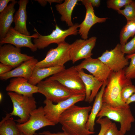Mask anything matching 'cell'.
Here are the masks:
<instances>
[{"mask_svg": "<svg viewBox=\"0 0 135 135\" xmlns=\"http://www.w3.org/2000/svg\"><path fill=\"white\" fill-rule=\"evenodd\" d=\"M121 50L124 54L130 55L135 53V36L129 42L121 45Z\"/></svg>", "mask_w": 135, "mask_h": 135, "instance_id": "4dcf8cb0", "label": "cell"}, {"mask_svg": "<svg viewBox=\"0 0 135 135\" xmlns=\"http://www.w3.org/2000/svg\"><path fill=\"white\" fill-rule=\"evenodd\" d=\"M135 35V20L127 21L121 30L120 34V44L124 45L128 40Z\"/></svg>", "mask_w": 135, "mask_h": 135, "instance_id": "484cf974", "label": "cell"}, {"mask_svg": "<svg viewBox=\"0 0 135 135\" xmlns=\"http://www.w3.org/2000/svg\"><path fill=\"white\" fill-rule=\"evenodd\" d=\"M38 36L39 33L37 32L32 36L25 35L16 30L11 26L4 38L0 40V44L1 45L10 44L20 48H28L32 52H34L37 51L38 48L32 42V38H36Z\"/></svg>", "mask_w": 135, "mask_h": 135, "instance_id": "9a60e30c", "label": "cell"}, {"mask_svg": "<svg viewBox=\"0 0 135 135\" xmlns=\"http://www.w3.org/2000/svg\"><path fill=\"white\" fill-rule=\"evenodd\" d=\"M6 90L28 96H33L34 94L38 93L37 86L31 84L28 80L22 77L15 78L11 80Z\"/></svg>", "mask_w": 135, "mask_h": 135, "instance_id": "e0dca14e", "label": "cell"}, {"mask_svg": "<svg viewBox=\"0 0 135 135\" xmlns=\"http://www.w3.org/2000/svg\"><path fill=\"white\" fill-rule=\"evenodd\" d=\"M38 2L42 6H45L46 5L47 2L51 4L53 3H56L60 4L62 3L63 0H34Z\"/></svg>", "mask_w": 135, "mask_h": 135, "instance_id": "d590c367", "label": "cell"}, {"mask_svg": "<svg viewBox=\"0 0 135 135\" xmlns=\"http://www.w3.org/2000/svg\"><path fill=\"white\" fill-rule=\"evenodd\" d=\"M38 62L37 59L34 58L25 62L14 69L0 76V79L6 80L12 78L22 77L28 80Z\"/></svg>", "mask_w": 135, "mask_h": 135, "instance_id": "d6986e66", "label": "cell"}, {"mask_svg": "<svg viewBox=\"0 0 135 135\" xmlns=\"http://www.w3.org/2000/svg\"><path fill=\"white\" fill-rule=\"evenodd\" d=\"M8 94L13 106L10 115L18 116L20 118L16 121L19 124L26 122L29 119L31 112L36 109L35 98L33 96H24L11 92H8Z\"/></svg>", "mask_w": 135, "mask_h": 135, "instance_id": "5b68a950", "label": "cell"}, {"mask_svg": "<svg viewBox=\"0 0 135 135\" xmlns=\"http://www.w3.org/2000/svg\"><path fill=\"white\" fill-rule=\"evenodd\" d=\"M48 78L79 94H86L84 84L75 66L65 68Z\"/></svg>", "mask_w": 135, "mask_h": 135, "instance_id": "9c48e42d", "label": "cell"}, {"mask_svg": "<svg viewBox=\"0 0 135 135\" xmlns=\"http://www.w3.org/2000/svg\"><path fill=\"white\" fill-rule=\"evenodd\" d=\"M3 98L1 92L0 93V102H1Z\"/></svg>", "mask_w": 135, "mask_h": 135, "instance_id": "ab89813d", "label": "cell"}, {"mask_svg": "<svg viewBox=\"0 0 135 135\" xmlns=\"http://www.w3.org/2000/svg\"><path fill=\"white\" fill-rule=\"evenodd\" d=\"M107 80L104 82L100 91L98 92L95 97L93 106L86 125L87 129L92 132H94V126L96 119L102 106L103 94L106 86Z\"/></svg>", "mask_w": 135, "mask_h": 135, "instance_id": "7402d4cb", "label": "cell"}, {"mask_svg": "<svg viewBox=\"0 0 135 135\" xmlns=\"http://www.w3.org/2000/svg\"><path fill=\"white\" fill-rule=\"evenodd\" d=\"M18 2L14 0L0 14V39L2 40L6 36L14 22V14L16 10L15 5Z\"/></svg>", "mask_w": 135, "mask_h": 135, "instance_id": "44dd1931", "label": "cell"}, {"mask_svg": "<svg viewBox=\"0 0 135 135\" xmlns=\"http://www.w3.org/2000/svg\"><path fill=\"white\" fill-rule=\"evenodd\" d=\"M13 68L12 67L0 63V76L7 73Z\"/></svg>", "mask_w": 135, "mask_h": 135, "instance_id": "836d02e7", "label": "cell"}, {"mask_svg": "<svg viewBox=\"0 0 135 135\" xmlns=\"http://www.w3.org/2000/svg\"><path fill=\"white\" fill-rule=\"evenodd\" d=\"M65 68L64 66L47 68H34L32 76L28 80L31 84L36 86L44 79L52 76Z\"/></svg>", "mask_w": 135, "mask_h": 135, "instance_id": "603a6c76", "label": "cell"}, {"mask_svg": "<svg viewBox=\"0 0 135 135\" xmlns=\"http://www.w3.org/2000/svg\"><path fill=\"white\" fill-rule=\"evenodd\" d=\"M132 84L131 80L126 76L124 69L117 72H112L107 80L104 90L102 102L115 107H126L129 106L122 101L121 94L125 86Z\"/></svg>", "mask_w": 135, "mask_h": 135, "instance_id": "7a4b0ae2", "label": "cell"}, {"mask_svg": "<svg viewBox=\"0 0 135 135\" xmlns=\"http://www.w3.org/2000/svg\"><path fill=\"white\" fill-rule=\"evenodd\" d=\"M40 135H69L63 132H58L56 133H52L49 131H46L38 133Z\"/></svg>", "mask_w": 135, "mask_h": 135, "instance_id": "74e56055", "label": "cell"}, {"mask_svg": "<svg viewBox=\"0 0 135 135\" xmlns=\"http://www.w3.org/2000/svg\"><path fill=\"white\" fill-rule=\"evenodd\" d=\"M78 0H65L63 3L56 6V10L61 15V20L65 22L69 27L74 25L72 19L73 11L78 1Z\"/></svg>", "mask_w": 135, "mask_h": 135, "instance_id": "cb8c5ba5", "label": "cell"}, {"mask_svg": "<svg viewBox=\"0 0 135 135\" xmlns=\"http://www.w3.org/2000/svg\"><path fill=\"white\" fill-rule=\"evenodd\" d=\"M14 0H0V13L4 11L8 6V4L10 2H12Z\"/></svg>", "mask_w": 135, "mask_h": 135, "instance_id": "8d00e7d4", "label": "cell"}, {"mask_svg": "<svg viewBox=\"0 0 135 135\" xmlns=\"http://www.w3.org/2000/svg\"><path fill=\"white\" fill-rule=\"evenodd\" d=\"M20 135H25L22 133H21Z\"/></svg>", "mask_w": 135, "mask_h": 135, "instance_id": "60d3db41", "label": "cell"}, {"mask_svg": "<svg viewBox=\"0 0 135 135\" xmlns=\"http://www.w3.org/2000/svg\"><path fill=\"white\" fill-rule=\"evenodd\" d=\"M38 93L43 95L46 99L57 104L73 95L79 94L65 87L58 81L46 78L36 86Z\"/></svg>", "mask_w": 135, "mask_h": 135, "instance_id": "277c9868", "label": "cell"}, {"mask_svg": "<svg viewBox=\"0 0 135 135\" xmlns=\"http://www.w3.org/2000/svg\"><path fill=\"white\" fill-rule=\"evenodd\" d=\"M135 92V86L132 84H128L124 86L121 94V98L122 102L126 104L128 100Z\"/></svg>", "mask_w": 135, "mask_h": 135, "instance_id": "f546056e", "label": "cell"}, {"mask_svg": "<svg viewBox=\"0 0 135 135\" xmlns=\"http://www.w3.org/2000/svg\"><path fill=\"white\" fill-rule=\"evenodd\" d=\"M86 10L85 18L79 25L78 33L83 39H88L89 32L91 28L97 23L105 22L108 18H100L95 14L94 7L90 3L84 4Z\"/></svg>", "mask_w": 135, "mask_h": 135, "instance_id": "2e32d148", "label": "cell"}, {"mask_svg": "<svg viewBox=\"0 0 135 135\" xmlns=\"http://www.w3.org/2000/svg\"><path fill=\"white\" fill-rule=\"evenodd\" d=\"M135 102V92L128 99L126 103L128 105H129L132 103Z\"/></svg>", "mask_w": 135, "mask_h": 135, "instance_id": "f35d334b", "label": "cell"}, {"mask_svg": "<svg viewBox=\"0 0 135 135\" xmlns=\"http://www.w3.org/2000/svg\"><path fill=\"white\" fill-rule=\"evenodd\" d=\"M86 97V94H76L56 104L46 99L44 101L45 104L44 108L46 118L56 125L58 124L60 116L65 111L76 103L85 100Z\"/></svg>", "mask_w": 135, "mask_h": 135, "instance_id": "8992f818", "label": "cell"}, {"mask_svg": "<svg viewBox=\"0 0 135 135\" xmlns=\"http://www.w3.org/2000/svg\"><path fill=\"white\" fill-rule=\"evenodd\" d=\"M132 0H108L107 1V7L118 11L122 7L131 2Z\"/></svg>", "mask_w": 135, "mask_h": 135, "instance_id": "f1b7e54d", "label": "cell"}, {"mask_svg": "<svg viewBox=\"0 0 135 135\" xmlns=\"http://www.w3.org/2000/svg\"><path fill=\"white\" fill-rule=\"evenodd\" d=\"M70 44L66 42L58 44L56 48L50 49L45 58L38 62L36 67L44 68L64 66L66 63L70 60Z\"/></svg>", "mask_w": 135, "mask_h": 135, "instance_id": "52a82bcc", "label": "cell"}, {"mask_svg": "<svg viewBox=\"0 0 135 135\" xmlns=\"http://www.w3.org/2000/svg\"><path fill=\"white\" fill-rule=\"evenodd\" d=\"M21 133L25 135H37L36 132L43 127L55 124L46 117L44 107L41 106L32 111L29 119L24 123L17 124Z\"/></svg>", "mask_w": 135, "mask_h": 135, "instance_id": "30bf717a", "label": "cell"}, {"mask_svg": "<svg viewBox=\"0 0 135 135\" xmlns=\"http://www.w3.org/2000/svg\"><path fill=\"white\" fill-rule=\"evenodd\" d=\"M96 122L101 126L100 130L98 135H104L106 130L112 123L110 120L106 117L98 118Z\"/></svg>", "mask_w": 135, "mask_h": 135, "instance_id": "1f68e13d", "label": "cell"}, {"mask_svg": "<svg viewBox=\"0 0 135 135\" xmlns=\"http://www.w3.org/2000/svg\"><path fill=\"white\" fill-rule=\"evenodd\" d=\"M96 40V38L94 36L86 40L78 39L70 44V55L73 64L80 60L91 57Z\"/></svg>", "mask_w": 135, "mask_h": 135, "instance_id": "4fadbf2b", "label": "cell"}, {"mask_svg": "<svg viewBox=\"0 0 135 135\" xmlns=\"http://www.w3.org/2000/svg\"><path fill=\"white\" fill-rule=\"evenodd\" d=\"M104 117L119 123L120 125V130L123 135L130 130L132 124L135 121L130 106L126 107H115L103 103L97 117L101 118Z\"/></svg>", "mask_w": 135, "mask_h": 135, "instance_id": "3957f363", "label": "cell"}, {"mask_svg": "<svg viewBox=\"0 0 135 135\" xmlns=\"http://www.w3.org/2000/svg\"><path fill=\"white\" fill-rule=\"evenodd\" d=\"M104 135H123L120 130H118L115 123H112Z\"/></svg>", "mask_w": 135, "mask_h": 135, "instance_id": "d6a6232c", "label": "cell"}, {"mask_svg": "<svg viewBox=\"0 0 135 135\" xmlns=\"http://www.w3.org/2000/svg\"><path fill=\"white\" fill-rule=\"evenodd\" d=\"M126 57L131 61L128 66L124 69L125 76L129 79H135V53L128 55Z\"/></svg>", "mask_w": 135, "mask_h": 135, "instance_id": "83f0119b", "label": "cell"}, {"mask_svg": "<svg viewBox=\"0 0 135 135\" xmlns=\"http://www.w3.org/2000/svg\"><path fill=\"white\" fill-rule=\"evenodd\" d=\"M79 24L76 23L72 26L65 30H63L57 25L55 30L50 34L42 36L39 34L38 38H34V43L38 49H44L50 44L56 43L59 44L65 42L67 36L70 35H76L78 33V28Z\"/></svg>", "mask_w": 135, "mask_h": 135, "instance_id": "ba28073f", "label": "cell"}, {"mask_svg": "<svg viewBox=\"0 0 135 135\" xmlns=\"http://www.w3.org/2000/svg\"><path fill=\"white\" fill-rule=\"evenodd\" d=\"M98 58L114 72L123 70L129 64L128 60L121 51L120 44L110 50H106Z\"/></svg>", "mask_w": 135, "mask_h": 135, "instance_id": "8fae6325", "label": "cell"}, {"mask_svg": "<svg viewBox=\"0 0 135 135\" xmlns=\"http://www.w3.org/2000/svg\"><path fill=\"white\" fill-rule=\"evenodd\" d=\"M83 4L87 3L91 4L93 7H98L100 4V0H80Z\"/></svg>", "mask_w": 135, "mask_h": 135, "instance_id": "e575fe53", "label": "cell"}, {"mask_svg": "<svg viewBox=\"0 0 135 135\" xmlns=\"http://www.w3.org/2000/svg\"><path fill=\"white\" fill-rule=\"evenodd\" d=\"M34 58L22 53L20 48L11 44H5L0 47V62L13 68Z\"/></svg>", "mask_w": 135, "mask_h": 135, "instance_id": "7c38bea8", "label": "cell"}, {"mask_svg": "<svg viewBox=\"0 0 135 135\" xmlns=\"http://www.w3.org/2000/svg\"><path fill=\"white\" fill-rule=\"evenodd\" d=\"M78 71L85 86L86 97L84 100L90 103L98 94L104 82L99 81L92 75L86 73L83 70Z\"/></svg>", "mask_w": 135, "mask_h": 135, "instance_id": "ac0fdd59", "label": "cell"}, {"mask_svg": "<svg viewBox=\"0 0 135 135\" xmlns=\"http://www.w3.org/2000/svg\"><path fill=\"white\" fill-rule=\"evenodd\" d=\"M29 1L20 0L18 2L19 7L14 16V22L15 24L14 29L25 35L30 36L26 27L27 18L26 8Z\"/></svg>", "mask_w": 135, "mask_h": 135, "instance_id": "ffe728a7", "label": "cell"}, {"mask_svg": "<svg viewBox=\"0 0 135 135\" xmlns=\"http://www.w3.org/2000/svg\"><path fill=\"white\" fill-rule=\"evenodd\" d=\"M15 122L10 118L0 123V135H20L21 133Z\"/></svg>", "mask_w": 135, "mask_h": 135, "instance_id": "d4e9b609", "label": "cell"}, {"mask_svg": "<svg viewBox=\"0 0 135 135\" xmlns=\"http://www.w3.org/2000/svg\"><path fill=\"white\" fill-rule=\"evenodd\" d=\"M75 67L78 70H86L101 82L107 80L112 72L98 58L90 57L85 59Z\"/></svg>", "mask_w": 135, "mask_h": 135, "instance_id": "5bb4252c", "label": "cell"}, {"mask_svg": "<svg viewBox=\"0 0 135 135\" xmlns=\"http://www.w3.org/2000/svg\"><path fill=\"white\" fill-rule=\"evenodd\" d=\"M91 106L81 107L75 105L72 106L60 116L59 123L64 132L69 135H91L94 132L86 128Z\"/></svg>", "mask_w": 135, "mask_h": 135, "instance_id": "6da1fadb", "label": "cell"}, {"mask_svg": "<svg viewBox=\"0 0 135 135\" xmlns=\"http://www.w3.org/2000/svg\"><path fill=\"white\" fill-rule=\"evenodd\" d=\"M118 13L125 16L127 21L135 20V1L132 0L124 6V8L120 10Z\"/></svg>", "mask_w": 135, "mask_h": 135, "instance_id": "4316f807", "label": "cell"}]
</instances>
